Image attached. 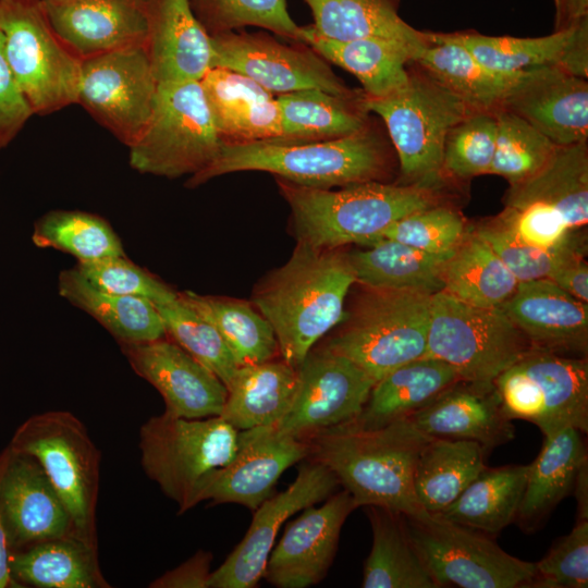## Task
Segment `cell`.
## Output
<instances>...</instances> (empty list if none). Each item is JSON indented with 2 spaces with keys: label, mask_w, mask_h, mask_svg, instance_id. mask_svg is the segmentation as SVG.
I'll return each instance as SVG.
<instances>
[{
  "label": "cell",
  "mask_w": 588,
  "mask_h": 588,
  "mask_svg": "<svg viewBox=\"0 0 588 588\" xmlns=\"http://www.w3.org/2000/svg\"><path fill=\"white\" fill-rule=\"evenodd\" d=\"M356 277L348 254L297 242L289 260L255 285L250 303L270 323L280 358L298 368L344 316Z\"/></svg>",
  "instance_id": "1"
},
{
  "label": "cell",
  "mask_w": 588,
  "mask_h": 588,
  "mask_svg": "<svg viewBox=\"0 0 588 588\" xmlns=\"http://www.w3.org/2000/svg\"><path fill=\"white\" fill-rule=\"evenodd\" d=\"M393 146L372 121L346 136L310 142L267 139L222 142L217 158L186 182L197 187L213 177L242 171L269 172L316 188L383 182L392 170Z\"/></svg>",
  "instance_id": "2"
},
{
  "label": "cell",
  "mask_w": 588,
  "mask_h": 588,
  "mask_svg": "<svg viewBox=\"0 0 588 588\" xmlns=\"http://www.w3.org/2000/svg\"><path fill=\"white\" fill-rule=\"evenodd\" d=\"M430 438L403 418L373 429L346 422L307 441L309 457L335 475L356 507L375 505L414 514L422 510L414 492L415 464Z\"/></svg>",
  "instance_id": "3"
},
{
  "label": "cell",
  "mask_w": 588,
  "mask_h": 588,
  "mask_svg": "<svg viewBox=\"0 0 588 588\" xmlns=\"http://www.w3.org/2000/svg\"><path fill=\"white\" fill-rule=\"evenodd\" d=\"M275 182L290 207L296 241L318 248L368 246L396 220L438 205L434 188L417 185L366 182L332 191Z\"/></svg>",
  "instance_id": "4"
},
{
  "label": "cell",
  "mask_w": 588,
  "mask_h": 588,
  "mask_svg": "<svg viewBox=\"0 0 588 588\" xmlns=\"http://www.w3.org/2000/svg\"><path fill=\"white\" fill-rule=\"evenodd\" d=\"M238 448L240 431L221 416L188 419L163 412L139 430L142 467L179 514L200 503L205 486Z\"/></svg>",
  "instance_id": "5"
},
{
  "label": "cell",
  "mask_w": 588,
  "mask_h": 588,
  "mask_svg": "<svg viewBox=\"0 0 588 588\" xmlns=\"http://www.w3.org/2000/svg\"><path fill=\"white\" fill-rule=\"evenodd\" d=\"M431 295L365 286L339 329L322 344L376 382L427 355Z\"/></svg>",
  "instance_id": "6"
},
{
  "label": "cell",
  "mask_w": 588,
  "mask_h": 588,
  "mask_svg": "<svg viewBox=\"0 0 588 588\" xmlns=\"http://www.w3.org/2000/svg\"><path fill=\"white\" fill-rule=\"evenodd\" d=\"M359 102L384 122L400 166L399 184L437 189L446 135L474 110L419 68L399 91L384 98L362 93Z\"/></svg>",
  "instance_id": "7"
},
{
  "label": "cell",
  "mask_w": 588,
  "mask_h": 588,
  "mask_svg": "<svg viewBox=\"0 0 588 588\" xmlns=\"http://www.w3.org/2000/svg\"><path fill=\"white\" fill-rule=\"evenodd\" d=\"M9 446L39 463L65 505L75 531L97 544L100 452L83 421L68 411L34 415L16 429Z\"/></svg>",
  "instance_id": "8"
},
{
  "label": "cell",
  "mask_w": 588,
  "mask_h": 588,
  "mask_svg": "<svg viewBox=\"0 0 588 588\" xmlns=\"http://www.w3.org/2000/svg\"><path fill=\"white\" fill-rule=\"evenodd\" d=\"M221 143L200 82L158 84L149 122L128 147L130 166L143 174L191 177L217 158Z\"/></svg>",
  "instance_id": "9"
},
{
  "label": "cell",
  "mask_w": 588,
  "mask_h": 588,
  "mask_svg": "<svg viewBox=\"0 0 588 588\" xmlns=\"http://www.w3.org/2000/svg\"><path fill=\"white\" fill-rule=\"evenodd\" d=\"M532 348L501 308L468 305L440 291L431 295L427 355L462 380L489 383Z\"/></svg>",
  "instance_id": "10"
},
{
  "label": "cell",
  "mask_w": 588,
  "mask_h": 588,
  "mask_svg": "<svg viewBox=\"0 0 588 588\" xmlns=\"http://www.w3.org/2000/svg\"><path fill=\"white\" fill-rule=\"evenodd\" d=\"M8 63L34 114L77 103L82 60L51 28L40 0H0Z\"/></svg>",
  "instance_id": "11"
},
{
  "label": "cell",
  "mask_w": 588,
  "mask_h": 588,
  "mask_svg": "<svg viewBox=\"0 0 588 588\" xmlns=\"http://www.w3.org/2000/svg\"><path fill=\"white\" fill-rule=\"evenodd\" d=\"M510 419L535 424L544 437L588 431V363L530 348L493 381Z\"/></svg>",
  "instance_id": "12"
},
{
  "label": "cell",
  "mask_w": 588,
  "mask_h": 588,
  "mask_svg": "<svg viewBox=\"0 0 588 588\" xmlns=\"http://www.w3.org/2000/svg\"><path fill=\"white\" fill-rule=\"evenodd\" d=\"M403 516L413 543L439 587L531 586L537 573L535 563L509 554L478 530L424 509Z\"/></svg>",
  "instance_id": "13"
},
{
  "label": "cell",
  "mask_w": 588,
  "mask_h": 588,
  "mask_svg": "<svg viewBox=\"0 0 588 588\" xmlns=\"http://www.w3.org/2000/svg\"><path fill=\"white\" fill-rule=\"evenodd\" d=\"M157 89L147 47H130L82 60L77 103L130 147L149 122Z\"/></svg>",
  "instance_id": "14"
},
{
  "label": "cell",
  "mask_w": 588,
  "mask_h": 588,
  "mask_svg": "<svg viewBox=\"0 0 588 588\" xmlns=\"http://www.w3.org/2000/svg\"><path fill=\"white\" fill-rule=\"evenodd\" d=\"M211 40L212 68L245 75L272 95L320 89L345 98L362 96V91L348 87L328 61L306 44L287 45L264 32L244 30L211 35Z\"/></svg>",
  "instance_id": "15"
},
{
  "label": "cell",
  "mask_w": 588,
  "mask_h": 588,
  "mask_svg": "<svg viewBox=\"0 0 588 588\" xmlns=\"http://www.w3.org/2000/svg\"><path fill=\"white\" fill-rule=\"evenodd\" d=\"M298 369V387L289 412L271 428L308 440L356 418L376 383L348 358L324 346L314 347Z\"/></svg>",
  "instance_id": "16"
},
{
  "label": "cell",
  "mask_w": 588,
  "mask_h": 588,
  "mask_svg": "<svg viewBox=\"0 0 588 588\" xmlns=\"http://www.w3.org/2000/svg\"><path fill=\"white\" fill-rule=\"evenodd\" d=\"M335 475L311 458L295 480L271 495L255 511L252 523L226 560L211 572L208 588H254L264 577L269 554L285 520L295 513L330 497L339 486Z\"/></svg>",
  "instance_id": "17"
},
{
  "label": "cell",
  "mask_w": 588,
  "mask_h": 588,
  "mask_svg": "<svg viewBox=\"0 0 588 588\" xmlns=\"http://www.w3.org/2000/svg\"><path fill=\"white\" fill-rule=\"evenodd\" d=\"M0 519L10 552L76 532L39 463L10 446L0 454Z\"/></svg>",
  "instance_id": "18"
},
{
  "label": "cell",
  "mask_w": 588,
  "mask_h": 588,
  "mask_svg": "<svg viewBox=\"0 0 588 588\" xmlns=\"http://www.w3.org/2000/svg\"><path fill=\"white\" fill-rule=\"evenodd\" d=\"M119 345L134 372L160 393L164 413L188 419L221 415L226 387L173 340Z\"/></svg>",
  "instance_id": "19"
},
{
  "label": "cell",
  "mask_w": 588,
  "mask_h": 588,
  "mask_svg": "<svg viewBox=\"0 0 588 588\" xmlns=\"http://www.w3.org/2000/svg\"><path fill=\"white\" fill-rule=\"evenodd\" d=\"M156 0H40L61 41L81 60L147 46Z\"/></svg>",
  "instance_id": "20"
},
{
  "label": "cell",
  "mask_w": 588,
  "mask_h": 588,
  "mask_svg": "<svg viewBox=\"0 0 588 588\" xmlns=\"http://www.w3.org/2000/svg\"><path fill=\"white\" fill-rule=\"evenodd\" d=\"M356 509L343 489L303 510L272 548L264 578L278 588H306L321 581L335 556L342 526Z\"/></svg>",
  "instance_id": "21"
},
{
  "label": "cell",
  "mask_w": 588,
  "mask_h": 588,
  "mask_svg": "<svg viewBox=\"0 0 588 588\" xmlns=\"http://www.w3.org/2000/svg\"><path fill=\"white\" fill-rule=\"evenodd\" d=\"M309 454L307 440L280 434L271 427L240 431L235 457L211 477L200 502L236 503L255 511L273 495L281 475Z\"/></svg>",
  "instance_id": "22"
},
{
  "label": "cell",
  "mask_w": 588,
  "mask_h": 588,
  "mask_svg": "<svg viewBox=\"0 0 588 588\" xmlns=\"http://www.w3.org/2000/svg\"><path fill=\"white\" fill-rule=\"evenodd\" d=\"M503 109L525 120L556 146L588 142V82L561 68L523 71Z\"/></svg>",
  "instance_id": "23"
},
{
  "label": "cell",
  "mask_w": 588,
  "mask_h": 588,
  "mask_svg": "<svg viewBox=\"0 0 588 588\" xmlns=\"http://www.w3.org/2000/svg\"><path fill=\"white\" fill-rule=\"evenodd\" d=\"M406 418L429 437L475 441L488 452L515 437L494 382L460 380Z\"/></svg>",
  "instance_id": "24"
},
{
  "label": "cell",
  "mask_w": 588,
  "mask_h": 588,
  "mask_svg": "<svg viewBox=\"0 0 588 588\" xmlns=\"http://www.w3.org/2000/svg\"><path fill=\"white\" fill-rule=\"evenodd\" d=\"M499 308L534 348L554 353L587 348L588 304L549 279L518 282Z\"/></svg>",
  "instance_id": "25"
},
{
  "label": "cell",
  "mask_w": 588,
  "mask_h": 588,
  "mask_svg": "<svg viewBox=\"0 0 588 588\" xmlns=\"http://www.w3.org/2000/svg\"><path fill=\"white\" fill-rule=\"evenodd\" d=\"M443 35L495 71L517 73L552 65L588 77V17L542 37L489 36L474 30Z\"/></svg>",
  "instance_id": "26"
},
{
  "label": "cell",
  "mask_w": 588,
  "mask_h": 588,
  "mask_svg": "<svg viewBox=\"0 0 588 588\" xmlns=\"http://www.w3.org/2000/svg\"><path fill=\"white\" fill-rule=\"evenodd\" d=\"M146 47L158 84L200 82L212 68L211 35L189 0H156Z\"/></svg>",
  "instance_id": "27"
},
{
  "label": "cell",
  "mask_w": 588,
  "mask_h": 588,
  "mask_svg": "<svg viewBox=\"0 0 588 588\" xmlns=\"http://www.w3.org/2000/svg\"><path fill=\"white\" fill-rule=\"evenodd\" d=\"M200 84L222 142L247 143L281 137L277 100L253 79L216 66L206 73Z\"/></svg>",
  "instance_id": "28"
},
{
  "label": "cell",
  "mask_w": 588,
  "mask_h": 588,
  "mask_svg": "<svg viewBox=\"0 0 588 588\" xmlns=\"http://www.w3.org/2000/svg\"><path fill=\"white\" fill-rule=\"evenodd\" d=\"M428 41L412 63L474 111L497 113L522 72L492 70L443 33L427 32Z\"/></svg>",
  "instance_id": "29"
},
{
  "label": "cell",
  "mask_w": 588,
  "mask_h": 588,
  "mask_svg": "<svg viewBox=\"0 0 588 588\" xmlns=\"http://www.w3.org/2000/svg\"><path fill=\"white\" fill-rule=\"evenodd\" d=\"M460 380L456 371L441 359L424 356L412 360L378 380L360 414L348 424L373 429L406 418Z\"/></svg>",
  "instance_id": "30"
},
{
  "label": "cell",
  "mask_w": 588,
  "mask_h": 588,
  "mask_svg": "<svg viewBox=\"0 0 588 588\" xmlns=\"http://www.w3.org/2000/svg\"><path fill=\"white\" fill-rule=\"evenodd\" d=\"M14 583L37 588H109L99 565L97 544L77 532L47 539L10 552Z\"/></svg>",
  "instance_id": "31"
},
{
  "label": "cell",
  "mask_w": 588,
  "mask_h": 588,
  "mask_svg": "<svg viewBox=\"0 0 588 588\" xmlns=\"http://www.w3.org/2000/svg\"><path fill=\"white\" fill-rule=\"evenodd\" d=\"M303 42L352 73L367 98H384L403 88L411 74L407 65L417 51L402 41L377 37L328 40L314 34L309 25L303 26Z\"/></svg>",
  "instance_id": "32"
},
{
  "label": "cell",
  "mask_w": 588,
  "mask_h": 588,
  "mask_svg": "<svg viewBox=\"0 0 588 588\" xmlns=\"http://www.w3.org/2000/svg\"><path fill=\"white\" fill-rule=\"evenodd\" d=\"M298 369L282 358L236 369L221 417L238 431L277 425L291 408Z\"/></svg>",
  "instance_id": "33"
},
{
  "label": "cell",
  "mask_w": 588,
  "mask_h": 588,
  "mask_svg": "<svg viewBox=\"0 0 588 588\" xmlns=\"http://www.w3.org/2000/svg\"><path fill=\"white\" fill-rule=\"evenodd\" d=\"M544 204L577 230L588 222V142L556 146L549 161L531 177L510 185L504 205Z\"/></svg>",
  "instance_id": "34"
},
{
  "label": "cell",
  "mask_w": 588,
  "mask_h": 588,
  "mask_svg": "<svg viewBox=\"0 0 588 588\" xmlns=\"http://www.w3.org/2000/svg\"><path fill=\"white\" fill-rule=\"evenodd\" d=\"M317 36L348 41L377 37L402 41L417 51L427 44V32L406 23L399 13L400 0H304Z\"/></svg>",
  "instance_id": "35"
},
{
  "label": "cell",
  "mask_w": 588,
  "mask_h": 588,
  "mask_svg": "<svg viewBox=\"0 0 588 588\" xmlns=\"http://www.w3.org/2000/svg\"><path fill=\"white\" fill-rule=\"evenodd\" d=\"M365 509L372 546L362 587L439 588L407 532L403 513L375 505Z\"/></svg>",
  "instance_id": "36"
},
{
  "label": "cell",
  "mask_w": 588,
  "mask_h": 588,
  "mask_svg": "<svg viewBox=\"0 0 588 588\" xmlns=\"http://www.w3.org/2000/svg\"><path fill=\"white\" fill-rule=\"evenodd\" d=\"M580 431L567 427L544 437L541 451L529 464L515 519L525 527L539 523L573 489L586 448Z\"/></svg>",
  "instance_id": "37"
},
{
  "label": "cell",
  "mask_w": 588,
  "mask_h": 588,
  "mask_svg": "<svg viewBox=\"0 0 588 588\" xmlns=\"http://www.w3.org/2000/svg\"><path fill=\"white\" fill-rule=\"evenodd\" d=\"M368 246L348 254L357 283L426 295L443 290V265L453 252L431 254L390 238Z\"/></svg>",
  "instance_id": "38"
},
{
  "label": "cell",
  "mask_w": 588,
  "mask_h": 588,
  "mask_svg": "<svg viewBox=\"0 0 588 588\" xmlns=\"http://www.w3.org/2000/svg\"><path fill=\"white\" fill-rule=\"evenodd\" d=\"M488 451L478 442L430 438L414 469V492L429 513H441L486 468Z\"/></svg>",
  "instance_id": "39"
},
{
  "label": "cell",
  "mask_w": 588,
  "mask_h": 588,
  "mask_svg": "<svg viewBox=\"0 0 588 588\" xmlns=\"http://www.w3.org/2000/svg\"><path fill=\"white\" fill-rule=\"evenodd\" d=\"M58 292L73 306L96 319L118 343H139L166 336L162 318L150 301L100 291L73 268L58 278Z\"/></svg>",
  "instance_id": "40"
},
{
  "label": "cell",
  "mask_w": 588,
  "mask_h": 588,
  "mask_svg": "<svg viewBox=\"0 0 588 588\" xmlns=\"http://www.w3.org/2000/svg\"><path fill=\"white\" fill-rule=\"evenodd\" d=\"M443 292L468 305L500 307L518 284L491 246L475 232L465 234L445 260Z\"/></svg>",
  "instance_id": "41"
},
{
  "label": "cell",
  "mask_w": 588,
  "mask_h": 588,
  "mask_svg": "<svg viewBox=\"0 0 588 588\" xmlns=\"http://www.w3.org/2000/svg\"><path fill=\"white\" fill-rule=\"evenodd\" d=\"M528 469L529 464L486 467L438 514L458 525L495 535L515 520Z\"/></svg>",
  "instance_id": "42"
},
{
  "label": "cell",
  "mask_w": 588,
  "mask_h": 588,
  "mask_svg": "<svg viewBox=\"0 0 588 588\" xmlns=\"http://www.w3.org/2000/svg\"><path fill=\"white\" fill-rule=\"evenodd\" d=\"M362 97V96H360ZM358 98H345L320 89L278 95L281 137L294 142L324 140L364 128L369 113Z\"/></svg>",
  "instance_id": "43"
},
{
  "label": "cell",
  "mask_w": 588,
  "mask_h": 588,
  "mask_svg": "<svg viewBox=\"0 0 588 588\" xmlns=\"http://www.w3.org/2000/svg\"><path fill=\"white\" fill-rule=\"evenodd\" d=\"M179 296L218 330L238 367L280 357L272 327L252 303L192 291Z\"/></svg>",
  "instance_id": "44"
},
{
  "label": "cell",
  "mask_w": 588,
  "mask_h": 588,
  "mask_svg": "<svg viewBox=\"0 0 588 588\" xmlns=\"http://www.w3.org/2000/svg\"><path fill=\"white\" fill-rule=\"evenodd\" d=\"M32 241L37 247L70 254L77 262L125 256L121 240L103 218L78 210L45 213L35 222Z\"/></svg>",
  "instance_id": "45"
},
{
  "label": "cell",
  "mask_w": 588,
  "mask_h": 588,
  "mask_svg": "<svg viewBox=\"0 0 588 588\" xmlns=\"http://www.w3.org/2000/svg\"><path fill=\"white\" fill-rule=\"evenodd\" d=\"M162 318L166 335L212 371L228 388L238 368L218 330L180 296L155 305Z\"/></svg>",
  "instance_id": "46"
},
{
  "label": "cell",
  "mask_w": 588,
  "mask_h": 588,
  "mask_svg": "<svg viewBox=\"0 0 588 588\" xmlns=\"http://www.w3.org/2000/svg\"><path fill=\"white\" fill-rule=\"evenodd\" d=\"M495 117V150L489 174L504 177L510 185L518 184L549 161L556 145L507 110H500Z\"/></svg>",
  "instance_id": "47"
},
{
  "label": "cell",
  "mask_w": 588,
  "mask_h": 588,
  "mask_svg": "<svg viewBox=\"0 0 588 588\" xmlns=\"http://www.w3.org/2000/svg\"><path fill=\"white\" fill-rule=\"evenodd\" d=\"M189 1L195 15L210 35L256 26L294 42H303V26L291 17L286 0Z\"/></svg>",
  "instance_id": "48"
},
{
  "label": "cell",
  "mask_w": 588,
  "mask_h": 588,
  "mask_svg": "<svg viewBox=\"0 0 588 588\" xmlns=\"http://www.w3.org/2000/svg\"><path fill=\"white\" fill-rule=\"evenodd\" d=\"M497 137L495 113L471 111L448 133L442 174L464 180L489 174Z\"/></svg>",
  "instance_id": "49"
},
{
  "label": "cell",
  "mask_w": 588,
  "mask_h": 588,
  "mask_svg": "<svg viewBox=\"0 0 588 588\" xmlns=\"http://www.w3.org/2000/svg\"><path fill=\"white\" fill-rule=\"evenodd\" d=\"M486 241L518 282L548 279L567 259L584 254L583 242L553 249L530 245L501 224L495 218L482 223L475 231Z\"/></svg>",
  "instance_id": "50"
},
{
  "label": "cell",
  "mask_w": 588,
  "mask_h": 588,
  "mask_svg": "<svg viewBox=\"0 0 588 588\" xmlns=\"http://www.w3.org/2000/svg\"><path fill=\"white\" fill-rule=\"evenodd\" d=\"M73 270L94 287L106 293L143 297L155 305L175 301L179 293L126 256L77 262Z\"/></svg>",
  "instance_id": "51"
},
{
  "label": "cell",
  "mask_w": 588,
  "mask_h": 588,
  "mask_svg": "<svg viewBox=\"0 0 588 588\" xmlns=\"http://www.w3.org/2000/svg\"><path fill=\"white\" fill-rule=\"evenodd\" d=\"M465 234V223L458 212L434 205L396 220L384 231L382 238L431 254H451Z\"/></svg>",
  "instance_id": "52"
},
{
  "label": "cell",
  "mask_w": 588,
  "mask_h": 588,
  "mask_svg": "<svg viewBox=\"0 0 588 588\" xmlns=\"http://www.w3.org/2000/svg\"><path fill=\"white\" fill-rule=\"evenodd\" d=\"M536 565L531 584L541 587L586 588L588 586V519H577L572 531L559 539Z\"/></svg>",
  "instance_id": "53"
},
{
  "label": "cell",
  "mask_w": 588,
  "mask_h": 588,
  "mask_svg": "<svg viewBox=\"0 0 588 588\" xmlns=\"http://www.w3.org/2000/svg\"><path fill=\"white\" fill-rule=\"evenodd\" d=\"M495 219L519 240L543 249L566 246L577 240L563 217L553 208L532 203L520 207L505 206Z\"/></svg>",
  "instance_id": "54"
},
{
  "label": "cell",
  "mask_w": 588,
  "mask_h": 588,
  "mask_svg": "<svg viewBox=\"0 0 588 588\" xmlns=\"http://www.w3.org/2000/svg\"><path fill=\"white\" fill-rule=\"evenodd\" d=\"M34 112L5 57L0 33V150L22 131Z\"/></svg>",
  "instance_id": "55"
},
{
  "label": "cell",
  "mask_w": 588,
  "mask_h": 588,
  "mask_svg": "<svg viewBox=\"0 0 588 588\" xmlns=\"http://www.w3.org/2000/svg\"><path fill=\"white\" fill-rule=\"evenodd\" d=\"M212 554L199 550L181 565L150 583L151 588H208Z\"/></svg>",
  "instance_id": "56"
},
{
  "label": "cell",
  "mask_w": 588,
  "mask_h": 588,
  "mask_svg": "<svg viewBox=\"0 0 588 588\" xmlns=\"http://www.w3.org/2000/svg\"><path fill=\"white\" fill-rule=\"evenodd\" d=\"M548 279L577 299L588 303V265L584 254L564 261Z\"/></svg>",
  "instance_id": "57"
},
{
  "label": "cell",
  "mask_w": 588,
  "mask_h": 588,
  "mask_svg": "<svg viewBox=\"0 0 588 588\" xmlns=\"http://www.w3.org/2000/svg\"><path fill=\"white\" fill-rule=\"evenodd\" d=\"M554 32L571 28L588 17V0H554Z\"/></svg>",
  "instance_id": "58"
},
{
  "label": "cell",
  "mask_w": 588,
  "mask_h": 588,
  "mask_svg": "<svg viewBox=\"0 0 588 588\" xmlns=\"http://www.w3.org/2000/svg\"><path fill=\"white\" fill-rule=\"evenodd\" d=\"M588 462V461H587ZM584 463L580 467L573 486L575 497L578 504V518L588 519V463Z\"/></svg>",
  "instance_id": "59"
},
{
  "label": "cell",
  "mask_w": 588,
  "mask_h": 588,
  "mask_svg": "<svg viewBox=\"0 0 588 588\" xmlns=\"http://www.w3.org/2000/svg\"><path fill=\"white\" fill-rule=\"evenodd\" d=\"M10 550L7 542L5 532L0 519V588L13 586L14 580L11 577L9 568Z\"/></svg>",
  "instance_id": "60"
}]
</instances>
